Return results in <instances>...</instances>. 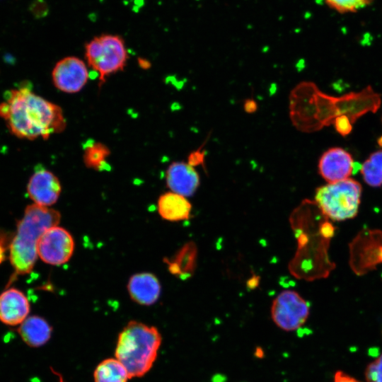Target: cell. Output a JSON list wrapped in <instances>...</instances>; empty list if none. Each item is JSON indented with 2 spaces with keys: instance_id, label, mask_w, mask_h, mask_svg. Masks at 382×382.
<instances>
[{
  "instance_id": "6da1fadb",
  "label": "cell",
  "mask_w": 382,
  "mask_h": 382,
  "mask_svg": "<svg viewBox=\"0 0 382 382\" xmlns=\"http://www.w3.org/2000/svg\"><path fill=\"white\" fill-rule=\"evenodd\" d=\"M0 117L19 139H48L66 127L62 108L35 94L28 83L6 91L0 103Z\"/></svg>"
},
{
  "instance_id": "7a4b0ae2",
  "label": "cell",
  "mask_w": 382,
  "mask_h": 382,
  "mask_svg": "<svg viewBox=\"0 0 382 382\" xmlns=\"http://www.w3.org/2000/svg\"><path fill=\"white\" fill-rule=\"evenodd\" d=\"M60 218L59 212L47 207L32 204L25 208L9 245V260L14 270L11 282L32 271L40 236L47 228L58 225Z\"/></svg>"
},
{
  "instance_id": "3957f363",
  "label": "cell",
  "mask_w": 382,
  "mask_h": 382,
  "mask_svg": "<svg viewBox=\"0 0 382 382\" xmlns=\"http://www.w3.org/2000/svg\"><path fill=\"white\" fill-rule=\"evenodd\" d=\"M161 342L156 328L131 320L118 335L115 357L125 366L130 378L142 377L154 366Z\"/></svg>"
},
{
  "instance_id": "277c9868",
  "label": "cell",
  "mask_w": 382,
  "mask_h": 382,
  "mask_svg": "<svg viewBox=\"0 0 382 382\" xmlns=\"http://www.w3.org/2000/svg\"><path fill=\"white\" fill-rule=\"evenodd\" d=\"M361 195L360 183L347 178L318 187L315 200L325 216L333 221H344L357 214Z\"/></svg>"
},
{
  "instance_id": "5b68a950",
  "label": "cell",
  "mask_w": 382,
  "mask_h": 382,
  "mask_svg": "<svg viewBox=\"0 0 382 382\" xmlns=\"http://www.w3.org/2000/svg\"><path fill=\"white\" fill-rule=\"evenodd\" d=\"M85 56L88 66L98 73L100 86L110 75L124 69L128 53L121 37L105 34L86 45Z\"/></svg>"
},
{
  "instance_id": "8992f818",
  "label": "cell",
  "mask_w": 382,
  "mask_h": 382,
  "mask_svg": "<svg viewBox=\"0 0 382 382\" xmlns=\"http://www.w3.org/2000/svg\"><path fill=\"white\" fill-rule=\"evenodd\" d=\"M309 316L308 302L294 291H284L273 301L271 317L274 324L286 332L305 324Z\"/></svg>"
},
{
  "instance_id": "52a82bcc",
  "label": "cell",
  "mask_w": 382,
  "mask_h": 382,
  "mask_svg": "<svg viewBox=\"0 0 382 382\" xmlns=\"http://www.w3.org/2000/svg\"><path fill=\"white\" fill-rule=\"evenodd\" d=\"M74 241L68 231L57 226L47 228L40 236L37 246V256L45 263L60 265L71 257Z\"/></svg>"
},
{
  "instance_id": "ba28073f",
  "label": "cell",
  "mask_w": 382,
  "mask_h": 382,
  "mask_svg": "<svg viewBox=\"0 0 382 382\" xmlns=\"http://www.w3.org/2000/svg\"><path fill=\"white\" fill-rule=\"evenodd\" d=\"M88 76L85 63L76 57H67L59 60L52 72L54 86L66 93L80 91L87 83Z\"/></svg>"
},
{
  "instance_id": "9c48e42d",
  "label": "cell",
  "mask_w": 382,
  "mask_h": 382,
  "mask_svg": "<svg viewBox=\"0 0 382 382\" xmlns=\"http://www.w3.org/2000/svg\"><path fill=\"white\" fill-rule=\"evenodd\" d=\"M61 190L58 178L42 167L36 168L27 185L28 195L34 204L47 207L57 201Z\"/></svg>"
},
{
  "instance_id": "30bf717a",
  "label": "cell",
  "mask_w": 382,
  "mask_h": 382,
  "mask_svg": "<svg viewBox=\"0 0 382 382\" xmlns=\"http://www.w3.org/2000/svg\"><path fill=\"white\" fill-rule=\"evenodd\" d=\"M354 168V162L352 155L340 147L331 148L325 151L318 164L320 175L328 183L349 178Z\"/></svg>"
},
{
  "instance_id": "8fae6325",
  "label": "cell",
  "mask_w": 382,
  "mask_h": 382,
  "mask_svg": "<svg viewBox=\"0 0 382 382\" xmlns=\"http://www.w3.org/2000/svg\"><path fill=\"white\" fill-rule=\"evenodd\" d=\"M26 296L19 289L8 288L0 294V321L10 326L20 325L30 313Z\"/></svg>"
},
{
  "instance_id": "7c38bea8",
  "label": "cell",
  "mask_w": 382,
  "mask_h": 382,
  "mask_svg": "<svg viewBox=\"0 0 382 382\" xmlns=\"http://www.w3.org/2000/svg\"><path fill=\"white\" fill-rule=\"evenodd\" d=\"M166 183L173 192L188 197L192 195L197 189L199 178L190 163L174 162L166 171Z\"/></svg>"
},
{
  "instance_id": "4fadbf2b",
  "label": "cell",
  "mask_w": 382,
  "mask_h": 382,
  "mask_svg": "<svg viewBox=\"0 0 382 382\" xmlns=\"http://www.w3.org/2000/svg\"><path fill=\"white\" fill-rule=\"evenodd\" d=\"M127 289L134 301L141 305L150 306L158 299L161 284L155 275L143 272L131 277Z\"/></svg>"
},
{
  "instance_id": "5bb4252c",
  "label": "cell",
  "mask_w": 382,
  "mask_h": 382,
  "mask_svg": "<svg viewBox=\"0 0 382 382\" xmlns=\"http://www.w3.org/2000/svg\"><path fill=\"white\" fill-rule=\"evenodd\" d=\"M52 328L38 316H28L19 326L18 333L23 342L31 347H40L50 339Z\"/></svg>"
},
{
  "instance_id": "9a60e30c",
  "label": "cell",
  "mask_w": 382,
  "mask_h": 382,
  "mask_svg": "<svg viewBox=\"0 0 382 382\" xmlns=\"http://www.w3.org/2000/svg\"><path fill=\"white\" fill-rule=\"evenodd\" d=\"M192 206L185 197L175 192H166L158 200V212L168 221H178L189 219Z\"/></svg>"
},
{
  "instance_id": "2e32d148",
  "label": "cell",
  "mask_w": 382,
  "mask_h": 382,
  "mask_svg": "<svg viewBox=\"0 0 382 382\" xmlns=\"http://www.w3.org/2000/svg\"><path fill=\"white\" fill-rule=\"evenodd\" d=\"M197 260V248L192 242L183 245L172 259H166L165 262L171 274L185 279L194 272Z\"/></svg>"
},
{
  "instance_id": "e0dca14e",
  "label": "cell",
  "mask_w": 382,
  "mask_h": 382,
  "mask_svg": "<svg viewBox=\"0 0 382 382\" xmlns=\"http://www.w3.org/2000/svg\"><path fill=\"white\" fill-rule=\"evenodd\" d=\"M95 382H127L130 378L125 366L115 357L100 361L93 372Z\"/></svg>"
},
{
  "instance_id": "ac0fdd59",
  "label": "cell",
  "mask_w": 382,
  "mask_h": 382,
  "mask_svg": "<svg viewBox=\"0 0 382 382\" xmlns=\"http://www.w3.org/2000/svg\"><path fill=\"white\" fill-rule=\"evenodd\" d=\"M110 151L108 147L100 142H87L83 151V161L89 168L96 170H104L109 168L107 162Z\"/></svg>"
},
{
  "instance_id": "d6986e66",
  "label": "cell",
  "mask_w": 382,
  "mask_h": 382,
  "mask_svg": "<svg viewBox=\"0 0 382 382\" xmlns=\"http://www.w3.org/2000/svg\"><path fill=\"white\" fill-rule=\"evenodd\" d=\"M365 183L371 187L382 185V150L372 153L361 166Z\"/></svg>"
},
{
  "instance_id": "ffe728a7",
  "label": "cell",
  "mask_w": 382,
  "mask_h": 382,
  "mask_svg": "<svg viewBox=\"0 0 382 382\" xmlns=\"http://www.w3.org/2000/svg\"><path fill=\"white\" fill-rule=\"evenodd\" d=\"M332 8L340 13L355 12L364 8L373 0H325Z\"/></svg>"
},
{
  "instance_id": "44dd1931",
  "label": "cell",
  "mask_w": 382,
  "mask_h": 382,
  "mask_svg": "<svg viewBox=\"0 0 382 382\" xmlns=\"http://www.w3.org/2000/svg\"><path fill=\"white\" fill-rule=\"evenodd\" d=\"M365 378L366 382H382V354L367 365Z\"/></svg>"
},
{
  "instance_id": "7402d4cb",
  "label": "cell",
  "mask_w": 382,
  "mask_h": 382,
  "mask_svg": "<svg viewBox=\"0 0 382 382\" xmlns=\"http://www.w3.org/2000/svg\"><path fill=\"white\" fill-rule=\"evenodd\" d=\"M333 123L337 132L343 136L348 134L352 129V122L345 115L337 117Z\"/></svg>"
},
{
  "instance_id": "603a6c76",
  "label": "cell",
  "mask_w": 382,
  "mask_h": 382,
  "mask_svg": "<svg viewBox=\"0 0 382 382\" xmlns=\"http://www.w3.org/2000/svg\"><path fill=\"white\" fill-rule=\"evenodd\" d=\"M334 382H361L356 378L349 376L342 371H336L334 376Z\"/></svg>"
},
{
  "instance_id": "cb8c5ba5",
  "label": "cell",
  "mask_w": 382,
  "mask_h": 382,
  "mask_svg": "<svg viewBox=\"0 0 382 382\" xmlns=\"http://www.w3.org/2000/svg\"><path fill=\"white\" fill-rule=\"evenodd\" d=\"M7 244L4 236L0 234V264L2 263L6 258V253Z\"/></svg>"
},
{
  "instance_id": "d4e9b609",
  "label": "cell",
  "mask_w": 382,
  "mask_h": 382,
  "mask_svg": "<svg viewBox=\"0 0 382 382\" xmlns=\"http://www.w3.org/2000/svg\"><path fill=\"white\" fill-rule=\"evenodd\" d=\"M321 233L326 238L331 237L333 235L334 228L331 224L326 223L322 226Z\"/></svg>"
},
{
  "instance_id": "484cf974",
  "label": "cell",
  "mask_w": 382,
  "mask_h": 382,
  "mask_svg": "<svg viewBox=\"0 0 382 382\" xmlns=\"http://www.w3.org/2000/svg\"><path fill=\"white\" fill-rule=\"evenodd\" d=\"M54 373L59 376V382H64V380L62 379V376H60L59 374L56 373L55 371H54Z\"/></svg>"
},
{
  "instance_id": "4316f807",
  "label": "cell",
  "mask_w": 382,
  "mask_h": 382,
  "mask_svg": "<svg viewBox=\"0 0 382 382\" xmlns=\"http://www.w3.org/2000/svg\"><path fill=\"white\" fill-rule=\"evenodd\" d=\"M378 144H379L380 146H382V137H381V138L379 139V140H378Z\"/></svg>"
}]
</instances>
